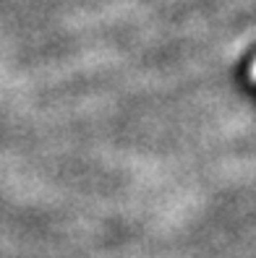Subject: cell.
<instances>
[{"instance_id": "cell-1", "label": "cell", "mask_w": 256, "mask_h": 258, "mask_svg": "<svg viewBox=\"0 0 256 258\" xmlns=\"http://www.w3.org/2000/svg\"><path fill=\"white\" fill-rule=\"evenodd\" d=\"M251 79L256 81V60H253V66H251Z\"/></svg>"}]
</instances>
